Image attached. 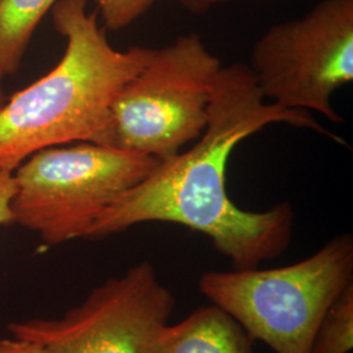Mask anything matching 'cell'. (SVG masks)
Listing matches in <instances>:
<instances>
[{
	"label": "cell",
	"mask_w": 353,
	"mask_h": 353,
	"mask_svg": "<svg viewBox=\"0 0 353 353\" xmlns=\"http://www.w3.org/2000/svg\"><path fill=\"white\" fill-rule=\"evenodd\" d=\"M248 65L265 101L343 123L331 99L353 81V0H322L303 17L268 28Z\"/></svg>",
	"instance_id": "cell-6"
},
{
	"label": "cell",
	"mask_w": 353,
	"mask_h": 353,
	"mask_svg": "<svg viewBox=\"0 0 353 353\" xmlns=\"http://www.w3.org/2000/svg\"><path fill=\"white\" fill-rule=\"evenodd\" d=\"M106 30H121L147 12L157 0H93Z\"/></svg>",
	"instance_id": "cell-11"
},
{
	"label": "cell",
	"mask_w": 353,
	"mask_h": 353,
	"mask_svg": "<svg viewBox=\"0 0 353 353\" xmlns=\"http://www.w3.org/2000/svg\"><path fill=\"white\" fill-rule=\"evenodd\" d=\"M265 1H278V0H265Z\"/></svg>",
	"instance_id": "cell-16"
},
{
	"label": "cell",
	"mask_w": 353,
	"mask_h": 353,
	"mask_svg": "<svg viewBox=\"0 0 353 353\" xmlns=\"http://www.w3.org/2000/svg\"><path fill=\"white\" fill-rule=\"evenodd\" d=\"M252 343L233 316L212 303L176 325L166 323L145 353H252Z\"/></svg>",
	"instance_id": "cell-8"
},
{
	"label": "cell",
	"mask_w": 353,
	"mask_h": 353,
	"mask_svg": "<svg viewBox=\"0 0 353 353\" xmlns=\"http://www.w3.org/2000/svg\"><path fill=\"white\" fill-rule=\"evenodd\" d=\"M55 30L65 38L62 59L49 74L0 108V169L14 172L33 153L68 143L105 145L112 105L152 49H114L87 0H58Z\"/></svg>",
	"instance_id": "cell-2"
},
{
	"label": "cell",
	"mask_w": 353,
	"mask_h": 353,
	"mask_svg": "<svg viewBox=\"0 0 353 353\" xmlns=\"http://www.w3.org/2000/svg\"><path fill=\"white\" fill-rule=\"evenodd\" d=\"M181 6H183L190 12L195 14H203L208 12L214 6L224 4L230 0H176Z\"/></svg>",
	"instance_id": "cell-14"
},
{
	"label": "cell",
	"mask_w": 353,
	"mask_h": 353,
	"mask_svg": "<svg viewBox=\"0 0 353 353\" xmlns=\"http://www.w3.org/2000/svg\"><path fill=\"white\" fill-rule=\"evenodd\" d=\"M159 163L96 143L41 150L13 172V223L50 246L84 240L99 216Z\"/></svg>",
	"instance_id": "cell-4"
},
{
	"label": "cell",
	"mask_w": 353,
	"mask_h": 353,
	"mask_svg": "<svg viewBox=\"0 0 353 353\" xmlns=\"http://www.w3.org/2000/svg\"><path fill=\"white\" fill-rule=\"evenodd\" d=\"M58 0H0V74L14 75L39 21Z\"/></svg>",
	"instance_id": "cell-9"
},
{
	"label": "cell",
	"mask_w": 353,
	"mask_h": 353,
	"mask_svg": "<svg viewBox=\"0 0 353 353\" xmlns=\"http://www.w3.org/2000/svg\"><path fill=\"white\" fill-rule=\"evenodd\" d=\"M14 190L16 185L12 172L0 169V228L14 225L11 207Z\"/></svg>",
	"instance_id": "cell-12"
},
{
	"label": "cell",
	"mask_w": 353,
	"mask_h": 353,
	"mask_svg": "<svg viewBox=\"0 0 353 353\" xmlns=\"http://www.w3.org/2000/svg\"><path fill=\"white\" fill-rule=\"evenodd\" d=\"M274 123L328 132L309 112L265 101L248 64L223 65L216 77L208 123L188 152L160 161L150 176L112 203L84 240H102L144 223H173L207 236L233 270L258 268L285 252L294 211L288 202L267 211L237 207L227 191V166L241 141Z\"/></svg>",
	"instance_id": "cell-1"
},
{
	"label": "cell",
	"mask_w": 353,
	"mask_h": 353,
	"mask_svg": "<svg viewBox=\"0 0 353 353\" xmlns=\"http://www.w3.org/2000/svg\"><path fill=\"white\" fill-rule=\"evenodd\" d=\"M353 283L352 234H341L294 265L208 271L203 294L233 316L252 341L276 353H310L316 328Z\"/></svg>",
	"instance_id": "cell-3"
},
{
	"label": "cell",
	"mask_w": 353,
	"mask_h": 353,
	"mask_svg": "<svg viewBox=\"0 0 353 353\" xmlns=\"http://www.w3.org/2000/svg\"><path fill=\"white\" fill-rule=\"evenodd\" d=\"M3 76H1V74H0V108L6 103V101H7V94H6V92H4V88H3Z\"/></svg>",
	"instance_id": "cell-15"
},
{
	"label": "cell",
	"mask_w": 353,
	"mask_h": 353,
	"mask_svg": "<svg viewBox=\"0 0 353 353\" xmlns=\"http://www.w3.org/2000/svg\"><path fill=\"white\" fill-rule=\"evenodd\" d=\"M353 347V283L336 297L316 328L310 353H348Z\"/></svg>",
	"instance_id": "cell-10"
},
{
	"label": "cell",
	"mask_w": 353,
	"mask_h": 353,
	"mask_svg": "<svg viewBox=\"0 0 353 353\" xmlns=\"http://www.w3.org/2000/svg\"><path fill=\"white\" fill-rule=\"evenodd\" d=\"M0 353H38V350L33 343L12 336L0 339Z\"/></svg>",
	"instance_id": "cell-13"
},
{
	"label": "cell",
	"mask_w": 353,
	"mask_h": 353,
	"mask_svg": "<svg viewBox=\"0 0 353 353\" xmlns=\"http://www.w3.org/2000/svg\"><path fill=\"white\" fill-rule=\"evenodd\" d=\"M221 67L196 33L152 49L114 100L105 145L159 161L176 156L202 137Z\"/></svg>",
	"instance_id": "cell-5"
},
{
	"label": "cell",
	"mask_w": 353,
	"mask_h": 353,
	"mask_svg": "<svg viewBox=\"0 0 353 353\" xmlns=\"http://www.w3.org/2000/svg\"><path fill=\"white\" fill-rule=\"evenodd\" d=\"M176 306L151 262L105 280L87 299L55 319L11 322V336L33 343L38 353H145Z\"/></svg>",
	"instance_id": "cell-7"
}]
</instances>
